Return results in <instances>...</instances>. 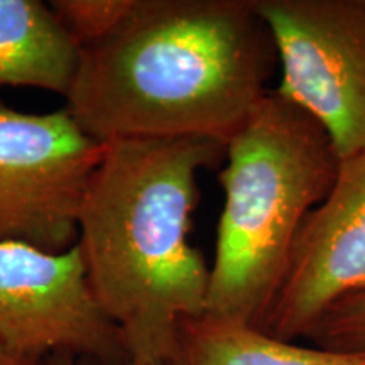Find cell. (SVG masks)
Segmentation results:
<instances>
[{"label":"cell","instance_id":"obj_4","mask_svg":"<svg viewBox=\"0 0 365 365\" xmlns=\"http://www.w3.org/2000/svg\"><path fill=\"white\" fill-rule=\"evenodd\" d=\"M274 39L276 93L312 115L336 156L365 150V0H254Z\"/></svg>","mask_w":365,"mask_h":365},{"label":"cell","instance_id":"obj_13","mask_svg":"<svg viewBox=\"0 0 365 365\" xmlns=\"http://www.w3.org/2000/svg\"><path fill=\"white\" fill-rule=\"evenodd\" d=\"M43 362H31V360H26L19 357V355L9 352L6 346L0 345V365H41Z\"/></svg>","mask_w":365,"mask_h":365},{"label":"cell","instance_id":"obj_1","mask_svg":"<svg viewBox=\"0 0 365 365\" xmlns=\"http://www.w3.org/2000/svg\"><path fill=\"white\" fill-rule=\"evenodd\" d=\"M277 53L254 0H132L110 34L81 48L66 110L100 144H228L271 93Z\"/></svg>","mask_w":365,"mask_h":365},{"label":"cell","instance_id":"obj_2","mask_svg":"<svg viewBox=\"0 0 365 365\" xmlns=\"http://www.w3.org/2000/svg\"><path fill=\"white\" fill-rule=\"evenodd\" d=\"M217 140L105 144L78 217L86 281L120 330L130 362H171L178 327L205 313L210 266L190 244L198 173L225 161Z\"/></svg>","mask_w":365,"mask_h":365},{"label":"cell","instance_id":"obj_8","mask_svg":"<svg viewBox=\"0 0 365 365\" xmlns=\"http://www.w3.org/2000/svg\"><path fill=\"white\" fill-rule=\"evenodd\" d=\"M80 46L41 0H0V86H29L66 97Z\"/></svg>","mask_w":365,"mask_h":365},{"label":"cell","instance_id":"obj_11","mask_svg":"<svg viewBox=\"0 0 365 365\" xmlns=\"http://www.w3.org/2000/svg\"><path fill=\"white\" fill-rule=\"evenodd\" d=\"M313 345L339 352H365V291L341 299L308 333Z\"/></svg>","mask_w":365,"mask_h":365},{"label":"cell","instance_id":"obj_10","mask_svg":"<svg viewBox=\"0 0 365 365\" xmlns=\"http://www.w3.org/2000/svg\"><path fill=\"white\" fill-rule=\"evenodd\" d=\"M49 7L81 49L110 34L127 16L132 0H53Z\"/></svg>","mask_w":365,"mask_h":365},{"label":"cell","instance_id":"obj_6","mask_svg":"<svg viewBox=\"0 0 365 365\" xmlns=\"http://www.w3.org/2000/svg\"><path fill=\"white\" fill-rule=\"evenodd\" d=\"M0 345L38 364L58 354L130 364L120 330L91 294L78 244L61 254L0 244Z\"/></svg>","mask_w":365,"mask_h":365},{"label":"cell","instance_id":"obj_14","mask_svg":"<svg viewBox=\"0 0 365 365\" xmlns=\"http://www.w3.org/2000/svg\"><path fill=\"white\" fill-rule=\"evenodd\" d=\"M129 365H171V364L159 362V360H140V362H130Z\"/></svg>","mask_w":365,"mask_h":365},{"label":"cell","instance_id":"obj_7","mask_svg":"<svg viewBox=\"0 0 365 365\" xmlns=\"http://www.w3.org/2000/svg\"><path fill=\"white\" fill-rule=\"evenodd\" d=\"M365 291V150L339 164L335 181L309 213L284 279L259 330L284 341L307 339L331 307Z\"/></svg>","mask_w":365,"mask_h":365},{"label":"cell","instance_id":"obj_3","mask_svg":"<svg viewBox=\"0 0 365 365\" xmlns=\"http://www.w3.org/2000/svg\"><path fill=\"white\" fill-rule=\"evenodd\" d=\"M340 159L312 115L271 90L227 144L205 313L261 328L296 239Z\"/></svg>","mask_w":365,"mask_h":365},{"label":"cell","instance_id":"obj_5","mask_svg":"<svg viewBox=\"0 0 365 365\" xmlns=\"http://www.w3.org/2000/svg\"><path fill=\"white\" fill-rule=\"evenodd\" d=\"M105 144L66 108L27 113L0 102V244L61 254L78 242V217Z\"/></svg>","mask_w":365,"mask_h":365},{"label":"cell","instance_id":"obj_9","mask_svg":"<svg viewBox=\"0 0 365 365\" xmlns=\"http://www.w3.org/2000/svg\"><path fill=\"white\" fill-rule=\"evenodd\" d=\"M171 365H365V352L304 346L249 323L198 314L178 327Z\"/></svg>","mask_w":365,"mask_h":365},{"label":"cell","instance_id":"obj_12","mask_svg":"<svg viewBox=\"0 0 365 365\" xmlns=\"http://www.w3.org/2000/svg\"><path fill=\"white\" fill-rule=\"evenodd\" d=\"M41 365H97V364L91 362L88 359L76 357V355H71V354H58L43 360V364Z\"/></svg>","mask_w":365,"mask_h":365}]
</instances>
